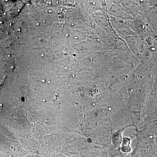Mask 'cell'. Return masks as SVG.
<instances>
[{"label": "cell", "mask_w": 157, "mask_h": 157, "mask_svg": "<svg viewBox=\"0 0 157 157\" xmlns=\"http://www.w3.org/2000/svg\"><path fill=\"white\" fill-rule=\"evenodd\" d=\"M18 31H19V32H21V29H18Z\"/></svg>", "instance_id": "1"}, {"label": "cell", "mask_w": 157, "mask_h": 157, "mask_svg": "<svg viewBox=\"0 0 157 157\" xmlns=\"http://www.w3.org/2000/svg\"><path fill=\"white\" fill-rule=\"evenodd\" d=\"M48 12H50L49 13H51L52 12V10H49V11H48Z\"/></svg>", "instance_id": "2"}, {"label": "cell", "mask_w": 157, "mask_h": 157, "mask_svg": "<svg viewBox=\"0 0 157 157\" xmlns=\"http://www.w3.org/2000/svg\"><path fill=\"white\" fill-rule=\"evenodd\" d=\"M40 25V23H37L36 24L37 25Z\"/></svg>", "instance_id": "3"}, {"label": "cell", "mask_w": 157, "mask_h": 157, "mask_svg": "<svg viewBox=\"0 0 157 157\" xmlns=\"http://www.w3.org/2000/svg\"><path fill=\"white\" fill-rule=\"evenodd\" d=\"M44 56V54H43V55H41V56L42 57H43V56Z\"/></svg>", "instance_id": "4"}]
</instances>
